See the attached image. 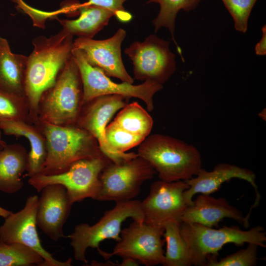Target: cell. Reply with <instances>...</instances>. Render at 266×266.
<instances>
[{"instance_id": "obj_1", "label": "cell", "mask_w": 266, "mask_h": 266, "mask_svg": "<svg viewBox=\"0 0 266 266\" xmlns=\"http://www.w3.org/2000/svg\"><path fill=\"white\" fill-rule=\"evenodd\" d=\"M72 38L62 30L50 37H37L32 42L33 49L27 58L24 97L33 124L38 120V104L42 95L55 84L71 56Z\"/></svg>"}, {"instance_id": "obj_2", "label": "cell", "mask_w": 266, "mask_h": 266, "mask_svg": "<svg viewBox=\"0 0 266 266\" xmlns=\"http://www.w3.org/2000/svg\"><path fill=\"white\" fill-rule=\"evenodd\" d=\"M137 154L151 165L164 181L188 180L201 168L198 149L169 135H148L139 144Z\"/></svg>"}, {"instance_id": "obj_3", "label": "cell", "mask_w": 266, "mask_h": 266, "mask_svg": "<svg viewBox=\"0 0 266 266\" xmlns=\"http://www.w3.org/2000/svg\"><path fill=\"white\" fill-rule=\"evenodd\" d=\"M34 125L46 141L47 156L41 174L61 173L77 161L104 155L95 138L76 124L59 126L37 120Z\"/></svg>"}, {"instance_id": "obj_4", "label": "cell", "mask_w": 266, "mask_h": 266, "mask_svg": "<svg viewBox=\"0 0 266 266\" xmlns=\"http://www.w3.org/2000/svg\"><path fill=\"white\" fill-rule=\"evenodd\" d=\"M83 101V85L72 56L66 63L55 84L42 95L38 120L55 125L76 124Z\"/></svg>"}, {"instance_id": "obj_5", "label": "cell", "mask_w": 266, "mask_h": 266, "mask_svg": "<svg viewBox=\"0 0 266 266\" xmlns=\"http://www.w3.org/2000/svg\"><path fill=\"white\" fill-rule=\"evenodd\" d=\"M180 229L189 249L191 264L195 266H205L210 256H218V251L228 243L236 246L254 243L266 247V233L259 226L243 231L237 226L216 229L197 223L181 222Z\"/></svg>"}, {"instance_id": "obj_6", "label": "cell", "mask_w": 266, "mask_h": 266, "mask_svg": "<svg viewBox=\"0 0 266 266\" xmlns=\"http://www.w3.org/2000/svg\"><path fill=\"white\" fill-rule=\"evenodd\" d=\"M128 218L143 222L140 201L132 200L116 202L115 206L105 211L96 224L92 226L86 223L76 225L68 236L71 240L70 245L73 250L74 259L87 264L86 252L88 248L97 249L100 243L106 239L119 241L122 223Z\"/></svg>"}, {"instance_id": "obj_7", "label": "cell", "mask_w": 266, "mask_h": 266, "mask_svg": "<svg viewBox=\"0 0 266 266\" xmlns=\"http://www.w3.org/2000/svg\"><path fill=\"white\" fill-rule=\"evenodd\" d=\"M111 161L105 155L83 159L74 163L66 171L56 174H38L28 180L29 184L40 192L46 186L63 185L73 204L85 199L95 200L100 187V175Z\"/></svg>"}, {"instance_id": "obj_8", "label": "cell", "mask_w": 266, "mask_h": 266, "mask_svg": "<svg viewBox=\"0 0 266 266\" xmlns=\"http://www.w3.org/2000/svg\"><path fill=\"white\" fill-rule=\"evenodd\" d=\"M71 56L78 67L82 80V105L99 96L119 95L126 99L138 98L145 103L149 111L154 109V96L163 89V85L148 81L137 85L125 82L117 83L102 70L89 64L78 49L72 48Z\"/></svg>"}, {"instance_id": "obj_9", "label": "cell", "mask_w": 266, "mask_h": 266, "mask_svg": "<svg viewBox=\"0 0 266 266\" xmlns=\"http://www.w3.org/2000/svg\"><path fill=\"white\" fill-rule=\"evenodd\" d=\"M156 172L138 155L120 163H110L100 175V187L95 200L115 202L133 200L144 182L153 178Z\"/></svg>"}, {"instance_id": "obj_10", "label": "cell", "mask_w": 266, "mask_h": 266, "mask_svg": "<svg viewBox=\"0 0 266 266\" xmlns=\"http://www.w3.org/2000/svg\"><path fill=\"white\" fill-rule=\"evenodd\" d=\"M164 228L144 222L133 220L128 227L121 230L120 239L111 252L100 248L99 253L106 261L114 256L130 257L146 266L164 265L165 257L163 249Z\"/></svg>"}, {"instance_id": "obj_11", "label": "cell", "mask_w": 266, "mask_h": 266, "mask_svg": "<svg viewBox=\"0 0 266 266\" xmlns=\"http://www.w3.org/2000/svg\"><path fill=\"white\" fill-rule=\"evenodd\" d=\"M169 45V41L151 34L127 48L124 52L132 61L134 78L162 85L167 81L176 68L175 55Z\"/></svg>"}, {"instance_id": "obj_12", "label": "cell", "mask_w": 266, "mask_h": 266, "mask_svg": "<svg viewBox=\"0 0 266 266\" xmlns=\"http://www.w3.org/2000/svg\"><path fill=\"white\" fill-rule=\"evenodd\" d=\"M188 188L185 180L154 182L148 195L141 201L143 222L162 228L169 221L180 222L188 206L184 193Z\"/></svg>"}, {"instance_id": "obj_13", "label": "cell", "mask_w": 266, "mask_h": 266, "mask_svg": "<svg viewBox=\"0 0 266 266\" xmlns=\"http://www.w3.org/2000/svg\"><path fill=\"white\" fill-rule=\"evenodd\" d=\"M38 198L36 195L29 196L21 210L12 212L5 218L0 227V239L8 243H20L34 250L43 258L44 266H70L71 258L65 262L57 260L41 245L36 230Z\"/></svg>"}, {"instance_id": "obj_14", "label": "cell", "mask_w": 266, "mask_h": 266, "mask_svg": "<svg viewBox=\"0 0 266 266\" xmlns=\"http://www.w3.org/2000/svg\"><path fill=\"white\" fill-rule=\"evenodd\" d=\"M126 36V31L119 29L113 36L104 40L78 37L73 41V48L78 49L89 64L107 76L133 84L134 80L127 71L121 56V45Z\"/></svg>"}, {"instance_id": "obj_15", "label": "cell", "mask_w": 266, "mask_h": 266, "mask_svg": "<svg viewBox=\"0 0 266 266\" xmlns=\"http://www.w3.org/2000/svg\"><path fill=\"white\" fill-rule=\"evenodd\" d=\"M41 192L36 215V225L48 237L57 241L65 237L63 226L73 204L63 185H49Z\"/></svg>"}, {"instance_id": "obj_16", "label": "cell", "mask_w": 266, "mask_h": 266, "mask_svg": "<svg viewBox=\"0 0 266 266\" xmlns=\"http://www.w3.org/2000/svg\"><path fill=\"white\" fill-rule=\"evenodd\" d=\"M255 174L252 170L234 165L221 163L209 171L201 168L196 175L185 180L189 188L184 193V199L188 206L192 203L193 198L197 194L210 195L219 190L223 183L232 179H242L251 185L256 195L255 201L248 213L250 215L252 209L259 205L261 198Z\"/></svg>"}, {"instance_id": "obj_17", "label": "cell", "mask_w": 266, "mask_h": 266, "mask_svg": "<svg viewBox=\"0 0 266 266\" xmlns=\"http://www.w3.org/2000/svg\"><path fill=\"white\" fill-rule=\"evenodd\" d=\"M126 99L119 95L96 97L82 105L76 123L95 138L107 158L109 150L105 139V128L114 114L127 104Z\"/></svg>"}, {"instance_id": "obj_18", "label": "cell", "mask_w": 266, "mask_h": 266, "mask_svg": "<svg viewBox=\"0 0 266 266\" xmlns=\"http://www.w3.org/2000/svg\"><path fill=\"white\" fill-rule=\"evenodd\" d=\"M228 218L245 226L242 212L232 205L223 197L215 198L200 194L187 206L180 218V223H197L208 227H218L219 222Z\"/></svg>"}, {"instance_id": "obj_19", "label": "cell", "mask_w": 266, "mask_h": 266, "mask_svg": "<svg viewBox=\"0 0 266 266\" xmlns=\"http://www.w3.org/2000/svg\"><path fill=\"white\" fill-rule=\"evenodd\" d=\"M0 128L4 133L16 137L23 136L30 143L26 171L29 177L41 172L47 156L45 138L34 124L22 121L0 122Z\"/></svg>"}, {"instance_id": "obj_20", "label": "cell", "mask_w": 266, "mask_h": 266, "mask_svg": "<svg viewBox=\"0 0 266 266\" xmlns=\"http://www.w3.org/2000/svg\"><path fill=\"white\" fill-rule=\"evenodd\" d=\"M28 153L20 144H6L0 150V190L14 194L23 186L22 177L26 171Z\"/></svg>"}, {"instance_id": "obj_21", "label": "cell", "mask_w": 266, "mask_h": 266, "mask_svg": "<svg viewBox=\"0 0 266 266\" xmlns=\"http://www.w3.org/2000/svg\"><path fill=\"white\" fill-rule=\"evenodd\" d=\"M77 9L79 15L77 19L59 20L63 26V30L72 36L92 38L114 16L108 9L85 3L78 4Z\"/></svg>"}, {"instance_id": "obj_22", "label": "cell", "mask_w": 266, "mask_h": 266, "mask_svg": "<svg viewBox=\"0 0 266 266\" xmlns=\"http://www.w3.org/2000/svg\"><path fill=\"white\" fill-rule=\"evenodd\" d=\"M27 58L23 55L13 53L7 40L0 37V89L24 97Z\"/></svg>"}, {"instance_id": "obj_23", "label": "cell", "mask_w": 266, "mask_h": 266, "mask_svg": "<svg viewBox=\"0 0 266 266\" xmlns=\"http://www.w3.org/2000/svg\"><path fill=\"white\" fill-rule=\"evenodd\" d=\"M145 138L126 131L112 122L105 130V139L109 150L108 158L118 164L136 157V153L126 152L139 145Z\"/></svg>"}, {"instance_id": "obj_24", "label": "cell", "mask_w": 266, "mask_h": 266, "mask_svg": "<svg viewBox=\"0 0 266 266\" xmlns=\"http://www.w3.org/2000/svg\"><path fill=\"white\" fill-rule=\"evenodd\" d=\"M180 222L171 221L164 226L163 233L166 249L164 266H190L192 265L187 245L180 229Z\"/></svg>"}, {"instance_id": "obj_25", "label": "cell", "mask_w": 266, "mask_h": 266, "mask_svg": "<svg viewBox=\"0 0 266 266\" xmlns=\"http://www.w3.org/2000/svg\"><path fill=\"white\" fill-rule=\"evenodd\" d=\"M113 122L126 131L144 138L149 135L153 126L152 117L137 102L126 104Z\"/></svg>"}, {"instance_id": "obj_26", "label": "cell", "mask_w": 266, "mask_h": 266, "mask_svg": "<svg viewBox=\"0 0 266 266\" xmlns=\"http://www.w3.org/2000/svg\"><path fill=\"white\" fill-rule=\"evenodd\" d=\"M201 0H149L147 3L153 2L160 4V9L157 17L153 20L156 32L162 27L167 28L176 45L179 54L182 57L181 49L178 46L174 36L175 21L178 12L181 10L189 12L194 10Z\"/></svg>"}, {"instance_id": "obj_27", "label": "cell", "mask_w": 266, "mask_h": 266, "mask_svg": "<svg viewBox=\"0 0 266 266\" xmlns=\"http://www.w3.org/2000/svg\"><path fill=\"white\" fill-rule=\"evenodd\" d=\"M43 258L32 249L0 239V266H44Z\"/></svg>"}, {"instance_id": "obj_28", "label": "cell", "mask_w": 266, "mask_h": 266, "mask_svg": "<svg viewBox=\"0 0 266 266\" xmlns=\"http://www.w3.org/2000/svg\"><path fill=\"white\" fill-rule=\"evenodd\" d=\"M3 121L32 123L25 98L0 88V122Z\"/></svg>"}, {"instance_id": "obj_29", "label": "cell", "mask_w": 266, "mask_h": 266, "mask_svg": "<svg viewBox=\"0 0 266 266\" xmlns=\"http://www.w3.org/2000/svg\"><path fill=\"white\" fill-rule=\"evenodd\" d=\"M258 246L254 243H248L245 248L221 258L210 256L205 266H254L257 264Z\"/></svg>"}, {"instance_id": "obj_30", "label": "cell", "mask_w": 266, "mask_h": 266, "mask_svg": "<svg viewBox=\"0 0 266 266\" xmlns=\"http://www.w3.org/2000/svg\"><path fill=\"white\" fill-rule=\"evenodd\" d=\"M231 15L235 30L245 33L252 10L258 0H221Z\"/></svg>"}, {"instance_id": "obj_31", "label": "cell", "mask_w": 266, "mask_h": 266, "mask_svg": "<svg viewBox=\"0 0 266 266\" xmlns=\"http://www.w3.org/2000/svg\"><path fill=\"white\" fill-rule=\"evenodd\" d=\"M126 0H88L85 3L103 7L112 11L118 20L128 22L132 18V15L125 10L123 3Z\"/></svg>"}, {"instance_id": "obj_32", "label": "cell", "mask_w": 266, "mask_h": 266, "mask_svg": "<svg viewBox=\"0 0 266 266\" xmlns=\"http://www.w3.org/2000/svg\"><path fill=\"white\" fill-rule=\"evenodd\" d=\"M262 36L260 40L255 46V53L258 56L266 55V26L265 25L262 28Z\"/></svg>"}, {"instance_id": "obj_33", "label": "cell", "mask_w": 266, "mask_h": 266, "mask_svg": "<svg viewBox=\"0 0 266 266\" xmlns=\"http://www.w3.org/2000/svg\"><path fill=\"white\" fill-rule=\"evenodd\" d=\"M138 262L130 257L123 258L122 262L120 264H117V266H138Z\"/></svg>"}, {"instance_id": "obj_34", "label": "cell", "mask_w": 266, "mask_h": 266, "mask_svg": "<svg viewBox=\"0 0 266 266\" xmlns=\"http://www.w3.org/2000/svg\"><path fill=\"white\" fill-rule=\"evenodd\" d=\"M12 213L11 211L5 209L0 206V217H2L4 218H6Z\"/></svg>"}, {"instance_id": "obj_35", "label": "cell", "mask_w": 266, "mask_h": 266, "mask_svg": "<svg viewBox=\"0 0 266 266\" xmlns=\"http://www.w3.org/2000/svg\"><path fill=\"white\" fill-rule=\"evenodd\" d=\"M0 128V150H1L7 144L2 139L1 133Z\"/></svg>"}]
</instances>
